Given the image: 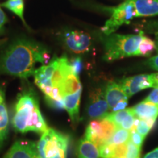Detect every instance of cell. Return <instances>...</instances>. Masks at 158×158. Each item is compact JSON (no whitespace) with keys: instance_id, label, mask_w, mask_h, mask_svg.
<instances>
[{"instance_id":"36","label":"cell","mask_w":158,"mask_h":158,"mask_svg":"<svg viewBox=\"0 0 158 158\" xmlns=\"http://www.w3.org/2000/svg\"><path fill=\"white\" fill-rule=\"evenodd\" d=\"M157 87H158V77H157Z\"/></svg>"},{"instance_id":"33","label":"cell","mask_w":158,"mask_h":158,"mask_svg":"<svg viewBox=\"0 0 158 158\" xmlns=\"http://www.w3.org/2000/svg\"><path fill=\"white\" fill-rule=\"evenodd\" d=\"M155 45H156V51H157V53H158V32L155 33Z\"/></svg>"},{"instance_id":"6","label":"cell","mask_w":158,"mask_h":158,"mask_svg":"<svg viewBox=\"0 0 158 158\" xmlns=\"http://www.w3.org/2000/svg\"><path fill=\"white\" fill-rule=\"evenodd\" d=\"M116 128V124L106 118L94 119L86 128L84 138L100 148L109 141Z\"/></svg>"},{"instance_id":"11","label":"cell","mask_w":158,"mask_h":158,"mask_svg":"<svg viewBox=\"0 0 158 158\" xmlns=\"http://www.w3.org/2000/svg\"><path fill=\"white\" fill-rule=\"evenodd\" d=\"M105 94L110 110H113V108L119 102L128 100L129 99L126 95L121 84L116 81H110L108 83L105 89Z\"/></svg>"},{"instance_id":"7","label":"cell","mask_w":158,"mask_h":158,"mask_svg":"<svg viewBox=\"0 0 158 158\" xmlns=\"http://www.w3.org/2000/svg\"><path fill=\"white\" fill-rule=\"evenodd\" d=\"M157 73L143 74L122 79L119 83L128 98L148 88L157 87Z\"/></svg>"},{"instance_id":"14","label":"cell","mask_w":158,"mask_h":158,"mask_svg":"<svg viewBox=\"0 0 158 158\" xmlns=\"http://www.w3.org/2000/svg\"><path fill=\"white\" fill-rule=\"evenodd\" d=\"M9 127V115L5 101L4 89L0 86V147L7 137Z\"/></svg>"},{"instance_id":"31","label":"cell","mask_w":158,"mask_h":158,"mask_svg":"<svg viewBox=\"0 0 158 158\" xmlns=\"http://www.w3.org/2000/svg\"><path fill=\"white\" fill-rule=\"evenodd\" d=\"M127 105V100H123V101L119 102L117 105H116L115 107L113 108L112 111L115 112V111H118V110L125 109Z\"/></svg>"},{"instance_id":"16","label":"cell","mask_w":158,"mask_h":158,"mask_svg":"<svg viewBox=\"0 0 158 158\" xmlns=\"http://www.w3.org/2000/svg\"><path fill=\"white\" fill-rule=\"evenodd\" d=\"M99 148L88 140L81 139L79 142L77 151V158H100Z\"/></svg>"},{"instance_id":"13","label":"cell","mask_w":158,"mask_h":158,"mask_svg":"<svg viewBox=\"0 0 158 158\" xmlns=\"http://www.w3.org/2000/svg\"><path fill=\"white\" fill-rule=\"evenodd\" d=\"M132 109L138 119L156 121L158 116V105L144 100L132 108Z\"/></svg>"},{"instance_id":"15","label":"cell","mask_w":158,"mask_h":158,"mask_svg":"<svg viewBox=\"0 0 158 158\" xmlns=\"http://www.w3.org/2000/svg\"><path fill=\"white\" fill-rule=\"evenodd\" d=\"M135 17L155 16L158 15V0H133Z\"/></svg>"},{"instance_id":"3","label":"cell","mask_w":158,"mask_h":158,"mask_svg":"<svg viewBox=\"0 0 158 158\" xmlns=\"http://www.w3.org/2000/svg\"><path fill=\"white\" fill-rule=\"evenodd\" d=\"M144 36L143 31L137 35H107L104 40V60L107 62L117 60L125 57L138 56L139 45Z\"/></svg>"},{"instance_id":"35","label":"cell","mask_w":158,"mask_h":158,"mask_svg":"<svg viewBox=\"0 0 158 158\" xmlns=\"http://www.w3.org/2000/svg\"><path fill=\"white\" fill-rule=\"evenodd\" d=\"M2 32H3V31H0V35H1Z\"/></svg>"},{"instance_id":"27","label":"cell","mask_w":158,"mask_h":158,"mask_svg":"<svg viewBox=\"0 0 158 158\" xmlns=\"http://www.w3.org/2000/svg\"><path fill=\"white\" fill-rule=\"evenodd\" d=\"M144 101L158 105V87L152 91L151 93L144 99Z\"/></svg>"},{"instance_id":"2","label":"cell","mask_w":158,"mask_h":158,"mask_svg":"<svg viewBox=\"0 0 158 158\" xmlns=\"http://www.w3.org/2000/svg\"><path fill=\"white\" fill-rule=\"evenodd\" d=\"M13 125L17 132L43 134L48 127L40 110L38 98L34 90L27 89L18 96Z\"/></svg>"},{"instance_id":"10","label":"cell","mask_w":158,"mask_h":158,"mask_svg":"<svg viewBox=\"0 0 158 158\" xmlns=\"http://www.w3.org/2000/svg\"><path fill=\"white\" fill-rule=\"evenodd\" d=\"M2 158H40L35 142L19 141L15 142Z\"/></svg>"},{"instance_id":"24","label":"cell","mask_w":158,"mask_h":158,"mask_svg":"<svg viewBox=\"0 0 158 158\" xmlns=\"http://www.w3.org/2000/svg\"><path fill=\"white\" fill-rule=\"evenodd\" d=\"M144 138H144L143 136H142L141 134L138 133L135 129L131 131L130 140L133 142L135 146H137L138 147L141 148L142 145H143Z\"/></svg>"},{"instance_id":"26","label":"cell","mask_w":158,"mask_h":158,"mask_svg":"<svg viewBox=\"0 0 158 158\" xmlns=\"http://www.w3.org/2000/svg\"><path fill=\"white\" fill-rule=\"evenodd\" d=\"M71 68H72L73 72L74 73L76 76H79L80 73L81 72L82 68H83V62L82 60L81 59V58H76L74 59H73L71 62H70Z\"/></svg>"},{"instance_id":"23","label":"cell","mask_w":158,"mask_h":158,"mask_svg":"<svg viewBox=\"0 0 158 158\" xmlns=\"http://www.w3.org/2000/svg\"><path fill=\"white\" fill-rule=\"evenodd\" d=\"M127 143L115 145L114 158H125L127 148Z\"/></svg>"},{"instance_id":"30","label":"cell","mask_w":158,"mask_h":158,"mask_svg":"<svg viewBox=\"0 0 158 158\" xmlns=\"http://www.w3.org/2000/svg\"><path fill=\"white\" fill-rule=\"evenodd\" d=\"M7 22V18L5 13L0 8V31H3V27Z\"/></svg>"},{"instance_id":"9","label":"cell","mask_w":158,"mask_h":158,"mask_svg":"<svg viewBox=\"0 0 158 158\" xmlns=\"http://www.w3.org/2000/svg\"><path fill=\"white\" fill-rule=\"evenodd\" d=\"M110 108L106 98L105 91L96 88L89 94L86 108L89 118L92 119H102L109 114Z\"/></svg>"},{"instance_id":"25","label":"cell","mask_w":158,"mask_h":158,"mask_svg":"<svg viewBox=\"0 0 158 158\" xmlns=\"http://www.w3.org/2000/svg\"><path fill=\"white\" fill-rule=\"evenodd\" d=\"M45 101H46L47 104L50 106L51 108H55L57 110H62L64 109V100H56L54 99H52L49 98L48 96H45Z\"/></svg>"},{"instance_id":"29","label":"cell","mask_w":158,"mask_h":158,"mask_svg":"<svg viewBox=\"0 0 158 158\" xmlns=\"http://www.w3.org/2000/svg\"><path fill=\"white\" fill-rule=\"evenodd\" d=\"M144 29L150 32L156 33L158 32V21H152V22H149L145 24Z\"/></svg>"},{"instance_id":"12","label":"cell","mask_w":158,"mask_h":158,"mask_svg":"<svg viewBox=\"0 0 158 158\" xmlns=\"http://www.w3.org/2000/svg\"><path fill=\"white\" fill-rule=\"evenodd\" d=\"M81 92L82 90H80L76 93L65 96L63 98L64 109L69 114L71 122L73 125L78 124L79 120V106H80Z\"/></svg>"},{"instance_id":"22","label":"cell","mask_w":158,"mask_h":158,"mask_svg":"<svg viewBox=\"0 0 158 158\" xmlns=\"http://www.w3.org/2000/svg\"><path fill=\"white\" fill-rule=\"evenodd\" d=\"M127 146V153H126L125 158H140L141 148L135 146L130 140L128 141Z\"/></svg>"},{"instance_id":"8","label":"cell","mask_w":158,"mask_h":158,"mask_svg":"<svg viewBox=\"0 0 158 158\" xmlns=\"http://www.w3.org/2000/svg\"><path fill=\"white\" fill-rule=\"evenodd\" d=\"M63 43L69 51L76 54H84L90 50L92 37L88 33L79 30H69L62 35Z\"/></svg>"},{"instance_id":"28","label":"cell","mask_w":158,"mask_h":158,"mask_svg":"<svg viewBox=\"0 0 158 158\" xmlns=\"http://www.w3.org/2000/svg\"><path fill=\"white\" fill-rule=\"evenodd\" d=\"M146 65L149 66L153 70L158 71V55L148 59L146 62Z\"/></svg>"},{"instance_id":"5","label":"cell","mask_w":158,"mask_h":158,"mask_svg":"<svg viewBox=\"0 0 158 158\" xmlns=\"http://www.w3.org/2000/svg\"><path fill=\"white\" fill-rule=\"evenodd\" d=\"M135 14L133 0H125L113 9L111 16L105 23L102 31L106 35L113 34L121 26L129 23L135 17Z\"/></svg>"},{"instance_id":"17","label":"cell","mask_w":158,"mask_h":158,"mask_svg":"<svg viewBox=\"0 0 158 158\" xmlns=\"http://www.w3.org/2000/svg\"><path fill=\"white\" fill-rule=\"evenodd\" d=\"M2 6L18 15L20 19L23 21V24L27 26L23 18V11H24L23 0H7L5 2L2 4Z\"/></svg>"},{"instance_id":"32","label":"cell","mask_w":158,"mask_h":158,"mask_svg":"<svg viewBox=\"0 0 158 158\" xmlns=\"http://www.w3.org/2000/svg\"><path fill=\"white\" fill-rule=\"evenodd\" d=\"M143 158H158V147L147 154Z\"/></svg>"},{"instance_id":"4","label":"cell","mask_w":158,"mask_h":158,"mask_svg":"<svg viewBox=\"0 0 158 158\" xmlns=\"http://www.w3.org/2000/svg\"><path fill=\"white\" fill-rule=\"evenodd\" d=\"M68 145V136L52 128L42 134L37 144L40 158H67Z\"/></svg>"},{"instance_id":"20","label":"cell","mask_w":158,"mask_h":158,"mask_svg":"<svg viewBox=\"0 0 158 158\" xmlns=\"http://www.w3.org/2000/svg\"><path fill=\"white\" fill-rule=\"evenodd\" d=\"M156 49L155 43L149 37L144 35L138 51V56H149L153 51Z\"/></svg>"},{"instance_id":"18","label":"cell","mask_w":158,"mask_h":158,"mask_svg":"<svg viewBox=\"0 0 158 158\" xmlns=\"http://www.w3.org/2000/svg\"><path fill=\"white\" fill-rule=\"evenodd\" d=\"M130 130H124L123 128L117 127L114 132V135L108 141V143L118 145V144H123L127 143L130 138Z\"/></svg>"},{"instance_id":"21","label":"cell","mask_w":158,"mask_h":158,"mask_svg":"<svg viewBox=\"0 0 158 158\" xmlns=\"http://www.w3.org/2000/svg\"><path fill=\"white\" fill-rule=\"evenodd\" d=\"M155 121L145 119H136L135 130L138 133L141 134L144 138L148 135L149 131L152 128Z\"/></svg>"},{"instance_id":"19","label":"cell","mask_w":158,"mask_h":158,"mask_svg":"<svg viewBox=\"0 0 158 158\" xmlns=\"http://www.w3.org/2000/svg\"><path fill=\"white\" fill-rule=\"evenodd\" d=\"M133 110L132 109V108H125V109L124 110L109 113L108 114V116H106L105 118H108V119L113 122L114 123L116 124V127H119L120 126H121V124H122V122L124 121V119H125L130 114L133 113Z\"/></svg>"},{"instance_id":"1","label":"cell","mask_w":158,"mask_h":158,"mask_svg":"<svg viewBox=\"0 0 158 158\" xmlns=\"http://www.w3.org/2000/svg\"><path fill=\"white\" fill-rule=\"evenodd\" d=\"M49 60L50 55L44 45L20 39L12 43L0 56V73L27 78L34 75L37 63L45 64Z\"/></svg>"},{"instance_id":"34","label":"cell","mask_w":158,"mask_h":158,"mask_svg":"<svg viewBox=\"0 0 158 158\" xmlns=\"http://www.w3.org/2000/svg\"><path fill=\"white\" fill-rule=\"evenodd\" d=\"M7 38L0 39V46H1V45H2L5 44V43L6 42H7Z\"/></svg>"}]
</instances>
